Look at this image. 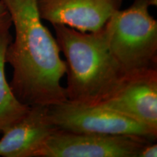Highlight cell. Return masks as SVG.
I'll use <instances>...</instances> for the list:
<instances>
[{"mask_svg": "<svg viewBox=\"0 0 157 157\" xmlns=\"http://www.w3.org/2000/svg\"><path fill=\"white\" fill-rule=\"evenodd\" d=\"M157 156V145L154 142L147 143L141 149L138 157H156Z\"/></svg>", "mask_w": 157, "mask_h": 157, "instance_id": "8fae6325", "label": "cell"}, {"mask_svg": "<svg viewBox=\"0 0 157 157\" xmlns=\"http://www.w3.org/2000/svg\"><path fill=\"white\" fill-rule=\"evenodd\" d=\"M13 25L10 15L6 5L0 0V36L10 33V29Z\"/></svg>", "mask_w": 157, "mask_h": 157, "instance_id": "30bf717a", "label": "cell"}, {"mask_svg": "<svg viewBox=\"0 0 157 157\" xmlns=\"http://www.w3.org/2000/svg\"><path fill=\"white\" fill-rule=\"evenodd\" d=\"M15 27V39L5 52L13 68L9 84L17 99L29 105H49L67 101L60 80L66 63L56 39L42 23L36 0H1Z\"/></svg>", "mask_w": 157, "mask_h": 157, "instance_id": "6da1fadb", "label": "cell"}, {"mask_svg": "<svg viewBox=\"0 0 157 157\" xmlns=\"http://www.w3.org/2000/svg\"><path fill=\"white\" fill-rule=\"evenodd\" d=\"M66 60L67 100L98 105L112 96L127 76L110 52L104 26L82 32L61 24L52 25Z\"/></svg>", "mask_w": 157, "mask_h": 157, "instance_id": "7a4b0ae2", "label": "cell"}, {"mask_svg": "<svg viewBox=\"0 0 157 157\" xmlns=\"http://www.w3.org/2000/svg\"><path fill=\"white\" fill-rule=\"evenodd\" d=\"M98 105L157 130V68L127 76L117 91Z\"/></svg>", "mask_w": 157, "mask_h": 157, "instance_id": "52a82bcc", "label": "cell"}, {"mask_svg": "<svg viewBox=\"0 0 157 157\" xmlns=\"http://www.w3.org/2000/svg\"><path fill=\"white\" fill-rule=\"evenodd\" d=\"M48 117L58 129L74 132L128 135L156 141L157 130L102 105L66 101L48 106Z\"/></svg>", "mask_w": 157, "mask_h": 157, "instance_id": "277c9868", "label": "cell"}, {"mask_svg": "<svg viewBox=\"0 0 157 157\" xmlns=\"http://www.w3.org/2000/svg\"><path fill=\"white\" fill-rule=\"evenodd\" d=\"M57 128L49 121L48 106L33 105L0 139V156L34 157V153Z\"/></svg>", "mask_w": 157, "mask_h": 157, "instance_id": "ba28073f", "label": "cell"}, {"mask_svg": "<svg viewBox=\"0 0 157 157\" xmlns=\"http://www.w3.org/2000/svg\"><path fill=\"white\" fill-rule=\"evenodd\" d=\"M42 21L95 32L121 8L122 0H36Z\"/></svg>", "mask_w": 157, "mask_h": 157, "instance_id": "8992f818", "label": "cell"}, {"mask_svg": "<svg viewBox=\"0 0 157 157\" xmlns=\"http://www.w3.org/2000/svg\"><path fill=\"white\" fill-rule=\"evenodd\" d=\"M156 0H134L104 25L111 55L126 76L157 68V21L149 13Z\"/></svg>", "mask_w": 157, "mask_h": 157, "instance_id": "3957f363", "label": "cell"}, {"mask_svg": "<svg viewBox=\"0 0 157 157\" xmlns=\"http://www.w3.org/2000/svg\"><path fill=\"white\" fill-rule=\"evenodd\" d=\"M13 40L10 33L0 36V135L22 119L31 106L15 97L5 76V52Z\"/></svg>", "mask_w": 157, "mask_h": 157, "instance_id": "9c48e42d", "label": "cell"}, {"mask_svg": "<svg viewBox=\"0 0 157 157\" xmlns=\"http://www.w3.org/2000/svg\"><path fill=\"white\" fill-rule=\"evenodd\" d=\"M154 141L128 135L74 132L58 129L47 137L34 157H138Z\"/></svg>", "mask_w": 157, "mask_h": 157, "instance_id": "5b68a950", "label": "cell"}]
</instances>
